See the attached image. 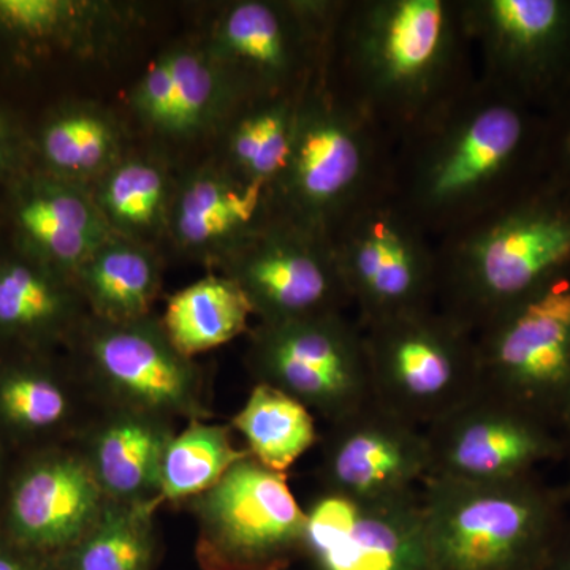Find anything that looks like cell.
<instances>
[{
	"instance_id": "cell-1",
	"label": "cell",
	"mask_w": 570,
	"mask_h": 570,
	"mask_svg": "<svg viewBox=\"0 0 570 570\" xmlns=\"http://www.w3.org/2000/svg\"><path fill=\"white\" fill-rule=\"evenodd\" d=\"M543 176L540 112L475 80L393 148L390 194L434 242Z\"/></svg>"
},
{
	"instance_id": "cell-2",
	"label": "cell",
	"mask_w": 570,
	"mask_h": 570,
	"mask_svg": "<svg viewBox=\"0 0 570 570\" xmlns=\"http://www.w3.org/2000/svg\"><path fill=\"white\" fill-rule=\"evenodd\" d=\"M322 80L395 148L478 80L461 0H343Z\"/></svg>"
},
{
	"instance_id": "cell-3",
	"label": "cell",
	"mask_w": 570,
	"mask_h": 570,
	"mask_svg": "<svg viewBox=\"0 0 570 570\" xmlns=\"http://www.w3.org/2000/svg\"><path fill=\"white\" fill-rule=\"evenodd\" d=\"M436 249L438 309L478 335L499 314L570 277V187L542 176Z\"/></svg>"
},
{
	"instance_id": "cell-4",
	"label": "cell",
	"mask_w": 570,
	"mask_h": 570,
	"mask_svg": "<svg viewBox=\"0 0 570 570\" xmlns=\"http://www.w3.org/2000/svg\"><path fill=\"white\" fill-rule=\"evenodd\" d=\"M569 505L538 472L501 482L428 478L426 570H540Z\"/></svg>"
},
{
	"instance_id": "cell-5",
	"label": "cell",
	"mask_w": 570,
	"mask_h": 570,
	"mask_svg": "<svg viewBox=\"0 0 570 570\" xmlns=\"http://www.w3.org/2000/svg\"><path fill=\"white\" fill-rule=\"evenodd\" d=\"M392 157V141L321 75L299 100L291 160L273 189L277 213L330 239L344 217L387 193Z\"/></svg>"
},
{
	"instance_id": "cell-6",
	"label": "cell",
	"mask_w": 570,
	"mask_h": 570,
	"mask_svg": "<svg viewBox=\"0 0 570 570\" xmlns=\"http://www.w3.org/2000/svg\"><path fill=\"white\" fill-rule=\"evenodd\" d=\"M373 400L430 426L479 389L475 335L438 307L366 326Z\"/></svg>"
},
{
	"instance_id": "cell-7",
	"label": "cell",
	"mask_w": 570,
	"mask_h": 570,
	"mask_svg": "<svg viewBox=\"0 0 570 570\" xmlns=\"http://www.w3.org/2000/svg\"><path fill=\"white\" fill-rule=\"evenodd\" d=\"M71 343L78 371L100 406L171 423L212 417L204 367L176 351L160 318L105 322L89 316Z\"/></svg>"
},
{
	"instance_id": "cell-8",
	"label": "cell",
	"mask_w": 570,
	"mask_h": 570,
	"mask_svg": "<svg viewBox=\"0 0 570 570\" xmlns=\"http://www.w3.org/2000/svg\"><path fill=\"white\" fill-rule=\"evenodd\" d=\"M330 243L362 328L438 307L436 242L390 190L344 217Z\"/></svg>"
},
{
	"instance_id": "cell-9",
	"label": "cell",
	"mask_w": 570,
	"mask_h": 570,
	"mask_svg": "<svg viewBox=\"0 0 570 570\" xmlns=\"http://www.w3.org/2000/svg\"><path fill=\"white\" fill-rule=\"evenodd\" d=\"M479 390L560 431L570 412V277L483 326Z\"/></svg>"
},
{
	"instance_id": "cell-10",
	"label": "cell",
	"mask_w": 570,
	"mask_h": 570,
	"mask_svg": "<svg viewBox=\"0 0 570 570\" xmlns=\"http://www.w3.org/2000/svg\"><path fill=\"white\" fill-rule=\"evenodd\" d=\"M343 0H236L204 45L253 97L302 94L324 71Z\"/></svg>"
},
{
	"instance_id": "cell-11",
	"label": "cell",
	"mask_w": 570,
	"mask_h": 570,
	"mask_svg": "<svg viewBox=\"0 0 570 570\" xmlns=\"http://www.w3.org/2000/svg\"><path fill=\"white\" fill-rule=\"evenodd\" d=\"M189 505L204 570H285L303 557L306 513L287 474L250 455Z\"/></svg>"
},
{
	"instance_id": "cell-12",
	"label": "cell",
	"mask_w": 570,
	"mask_h": 570,
	"mask_svg": "<svg viewBox=\"0 0 570 570\" xmlns=\"http://www.w3.org/2000/svg\"><path fill=\"white\" fill-rule=\"evenodd\" d=\"M246 365L255 384L287 393L328 423L373 400L365 332L344 313L258 324Z\"/></svg>"
},
{
	"instance_id": "cell-13",
	"label": "cell",
	"mask_w": 570,
	"mask_h": 570,
	"mask_svg": "<svg viewBox=\"0 0 570 570\" xmlns=\"http://www.w3.org/2000/svg\"><path fill=\"white\" fill-rule=\"evenodd\" d=\"M479 80L542 112L570 86V0H461Z\"/></svg>"
},
{
	"instance_id": "cell-14",
	"label": "cell",
	"mask_w": 570,
	"mask_h": 570,
	"mask_svg": "<svg viewBox=\"0 0 570 570\" xmlns=\"http://www.w3.org/2000/svg\"><path fill=\"white\" fill-rule=\"evenodd\" d=\"M219 269L245 292L258 324L343 313L352 303L330 239L279 213Z\"/></svg>"
},
{
	"instance_id": "cell-15",
	"label": "cell",
	"mask_w": 570,
	"mask_h": 570,
	"mask_svg": "<svg viewBox=\"0 0 570 570\" xmlns=\"http://www.w3.org/2000/svg\"><path fill=\"white\" fill-rule=\"evenodd\" d=\"M425 436L428 478L501 482L534 474L562 456L560 431L479 389L426 426Z\"/></svg>"
},
{
	"instance_id": "cell-16",
	"label": "cell",
	"mask_w": 570,
	"mask_h": 570,
	"mask_svg": "<svg viewBox=\"0 0 570 570\" xmlns=\"http://www.w3.org/2000/svg\"><path fill=\"white\" fill-rule=\"evenodd\" d=\"M303 557L314 570H426L422 497L356 498L322 490L305 510Z\"/></svg>"
},
{
	"instance_id": "cell-17",
	"label": "cell",
	"mask_w": 570,
	"mask_h": 570,
	"mask_svg": "<svg viewBox=\"0 0 570 570\" xmlns=\"http://www.w3.org/2000/svg\"><path fill=\"white\" fill-rule=\"evenodd\" d=\"M249 99L245 86L213 58L204 41L189 40L168 48L138 78L129 107L154 137L189 142L219 137Z\"/></svg>"
},
{
	"instance_id": "cell-18",
	"label": "cell",
	"mask_w": 570,
	"mask_h": 570,
	"mask_svg": "<svg viewBox=\"0 0 570 570\" xmlns=\"http://www.w3.org/2000/svg\"><path fill=\"white\" fill-rule=\"evenodd\" d=\"M318 478L326 491L384 498L415 491L430 474L425 431L371 400L328 423Z\"/></svg>"
},
{
	"instance_id": "cell-19",
	"label": "cell",
	"mask_w": 570,
	"mask_h": 570,
	"mask_svg": "<svg viewBox=\"0 0 570 570\" xmlns=\"http://www.w3.org/2000/svg\"><path fill=\"white\" fill-rule=\"evenodd\" d=\"M108 502L77 445L50 450L14 479L7 528L21 549L61 560L92 530Z\"/></svg>"
},
{
	"instance_id": "cell-20",
	"label": "cell",
	"mask_w": 570,
	"mask_h": 570,
	"mask_svg": "<svg viewBox=\"0 0 570 570\" xmlns=\"http://www.w3.org/2000/svg\"><path fill=\"white\" fill-rule=\"evenodd\" d=\"M276 214L272 189L239 178L216 159L178 179L167 238L178 253L219 269Z\"/></svg>"
},
{
	"instance_id": "cell-21",
	"label": "cell",
	"mask_w": 570,
	"mask_h": 570,
	"mask_svg": "<svg viewBox=\"0 0 570 570\" xmlns=\"http://www.w3.org/2000/svg\"><path fill=\"white\" fill-rule=\"evenodd\" d=\"M11 193V223L20 254L73 279L111 230L85 187L55 176H18Z\"/></svg>"
},
{
	"instance_id": "cell-22",
	"label": "cell",
	"mask_w": 570,
	"mask_h": 570,
	"mask_svg": "<svg viewBox=\"0 0 570 570\" xmlns=\"http://www.w3.org/2000/svg\"><path fill=\"white\" fill-rule=\"evenodd\" d=\"M137 20L134 7L104 0H0V45L14 55L99 58Z\"/></svg>"
},
{
	"instance_id": "cell-23",
	"label": "cell",
	"mask_w": 570,
	"mask_h": 570,
	"mask_svg": "<svg viewBox=\"0 0 570 570\" xmlns=\"http://www.w3.org/2000/svg\"><path fill=\"white\" fill-rule=\"evenodd\" d=\"M175 433L168 420L102 406L75 445L108 501L142 504L160 502V463Z\"/></svg>"
},
{
	"instance_id": "cell-24",
	"label": "cell",
	"mask_w": 570,
	"mask_h": 570,
	"mask_svg": "<svg viewBox=\"0 0 570 570\" xmlns=\"http://www.w3.org/2000/svg\"><path fill=\"white\" fill-rule=\"evenodd\" d=\"M88 317L70 276L22 254L0 258V335L71 341Z\"/></svg>"
},
{
	"instance_id": "cell-25",
	"label": "cell",
	"mask_w": 570,
	"mask_h": 570,
	"mask_svg": "<svg viewBox=\"0 0 570 570\" xmlns=\"http://www.w3.org/2000/svg\"><path fill=\"white\" fill-rule=\"evenodd\" d=\"M73 283L89 316L129 322L153 316L163 288V261L153 246L111 235L78 268Z\"/></svg>"
},
{
	"instance_id": "cell-26",
	"label": "cell",
	"mask_w": 570,
	"mask_h": 570,
	"mask_svg": "<svg viewBox=\"0 0 570 570\" xmlns=\"http://www.w3.org/2000/svg\"><path fill=\"white\" fill-rule=\"evenodd\" d=\"M37 153L41 171L89 190L126 156V134L102 105L70 102L41 124Z\"/></svg>"
},
{
	"instance_id": "cell-27",
	"label": "cell",
	"mask_w": 570,
	"mask_h": 570,
	"mask_svg": "<svg viewBox=\"0 0 570 570\" xmlns=\"http://www.w3.org/2000/svg\"><path fill=\"white\" fill-rule=\"evenodd\" d=\"M100 409L78 367L70 377L36 366L0 373V422L17 433H69L77 442Z\"/></svg>"
},
{
	"instance_id": "cell-28",
	"label": "cell",
	"mask_w": 570,
	"mask_h": 570,
	"mask_svg": "<svg viewBox=\"0 0 570 570\" xmlns=\"http://www.w3.org/2000/svg\"><path fill=\"white\" fill-rule=\"evenodd\" d=\"M176 184L160 157L127 151L89 194L112 235L154 247L167 238Z\"/></svg>"
},
{
	"instance_id": "cell-29",
	"label": "cell",
	"mask_w": 570,
	"mask_h": 570,
	"mask_svg": "<svg viewBox=\"0 0 570 570\" xmlns=\"http://www.w3.org/2000/svg\"><path fill=\"white\" fill-rule=\"evenodd\" d=\"M302 96L277 94L247 100L219 135L217 159L239 178L275 189L291 160Z\"/></svg>"
},
{
	"instance_id": "cell-30",
	"label": "cell",
	"mask_w": 570,
	"mask_h": 570,
	"mask_svg": "<svg viewBox=\"0 0 570 570\" xmlns=\"http://www.w3.org/2000/svg\"><path fill=\"white\" fill-rule=\"evenodd\" d=\"M249 299L234 279L208 275L168 296L160 324L187 358L214 351L250 332Z\"/></svg>"
},
{
	"instance_id": "cell-31",
	"label": "cell",
	"mask_w": 570,
	"mask_h": 570,
	"mask_svg": "<svg viewBox=\"0 0 570 570\" xmlns=\"http://www.w3.org/2000/svg\"><path fill=\"white\" fill-rule=\"evenodd\" d=\"M230 426L245 438L254 460L284 474L321 439L313 412L266 384H254Z\"/></svg>"
},
{
	"instance_id": "cell-32",
	"label": "cell",
	"mask_w": 570,
	"mask_h": 570,
	"mask_svg": "<svg viewBox=\"0 0 570 570\" xmlns=\"http://www.w3.org/2000/svg\"><path fill=\"white\" fill-rule=\"evenodd\" d=\"M249 456L234 442L232 426L193 420L176 431L160 463L159 498L163 504H183L212 490L238 461Z\"/></svg>"
},
{
	"instance_id": "cell-33",
	"label": "cell",
	"mask_w": 570,
	"mask_h": 570,
	"mask_svg": "<svg viewBox=\"0 0 570 570\" xmlns=\"http://www.w3.org/2000/svg\"><path fill=\"white\" fill-rule=\"evenodd\" d=\"M160 502H108L104 515L61 558L62 570H151L157 554Z\"/></svg>"
},
{
	"instance_id": "cell-34",
	"label": "cell",
	"mask_w": 570,
	"mask_h": 570,
	"mask_svg": "<svg viewBox=\"0 0 570 570\" xmlns=\"http://www.w3.org/2000/svg\"><path fill=\"white\" fill-rule=\"evenodd\" d=\"M543 176L570 187V86L542 112Z\"/></svg>"
},
{
	"instance_id": "cell-35",
	"label": "cell",
	"mask_w": 570,
	"mask_h": 570,
	"mask_svg": "<svg viewBox=\"0 0 570 570\" xmlns=\"http://www.w3.org/2000/svg\"><path fill=\"white\" fill-rule=\"evenodd\" d=\"M18 137L13 124L0 111V183L6 181L17 167Z\"/></svg>"
},
{
	"instance_id": "cell-36",
	"label": "cell",
	"mask_w": 570,
	"mask_h": 570,
	"mask_svg": "<svg viewBox=\"0 0 570 570\" xmlns=\"http://www.w3.org/2000/svg\"><path fill=\"white\" fill-rule=\"evenodd\" d=\"M540 570H570V517Z\"/></svg>"
},
{
	"instance_id": "cell-37",
	"label": "cell",
	"mask_w": 570,
	"mask_h": 570,
	"mask_svg": "<svg viewBox=\"0 0 570 570\" xmlns=\"http://www.w3.org/2000/svg\"><path fill=\"white\" fill-rule=\"evenodd\" d=\"M0 570H45L37 562L20 557L13 551L0 550Z\"/></svg>"
},
{
	"instance_id": "cell-38",
	"label": "cell",
	"mask_w": 570,
	"mask_h": 570,
	"mask_svg": "<svg viewBox=\"0 0 570 570\" xmlns=\"http://www.w3.org/2000/svg\"><path fill=\"white\" fill-rule=\"evenodd\" d=\"M560 436L562 444L561 461H564L566 469H568V479H566V483L564 487H562V490H564L566 497H568L570 504V412L568 419H566V422L562 423Z\"/></svg>"
}]
</instances>
